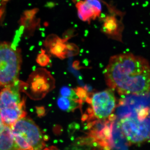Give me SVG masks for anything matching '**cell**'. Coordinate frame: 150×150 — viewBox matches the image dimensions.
<instances>
[{"label": "cell", "mask_w": 150, "mask_h": 150, "mask_svg": "<svg viewBox=\"0 0 150 150\" xmlns=\"http://www.w3.org/2000/svg\"><path fill=\"white\" fill-rule=\"evenodd\" d=\"M103 74L107 85L122 96L150 92V65L143 57L131 53L111 56Z\"/></svg>", "instance_id": "1"}, {"label": "cell", "mask_w": 150, "mask_h": 150, "mask_svg": "<svg viewBox=\"0 0 150 150\" xmlns=\"http://www.w3.org/2000/svg\"><path fill=\"white\" fill-rule=\"evenodd\" d=\"M18 81L0 91V113L5 124L11 127L25 117V102L20 93Z\"/></svg>", "instance_id": "2"}, {"label": "cell", "mask_w": 150, "mask_h": 150, "mask_svg": "<svg viewBox=\"0 0 150 150\" xmlns=\"http://www.w3.org/2000/svg\"><path fill=\"white\" fill-rule=\"evenodd\" d=\"M14 140L20 150H41L45 146L39 127L29 118L18 120L11 127Z\"/></svg>", "instance_id": "3"}, {"label": "cell", "mask_w": 150, "mask_h": 150, "mask_svg": "<svg viewBox=\"0 0 150 150\" xmlns=\"http://www.w3.org/2000/svg\"><path fill=\"white\" fill-rule=\"evenodd\" d=\"M21 63L19 50L13 49L7 42L0 43V88L18 81Z\"/></svg>", "instance_id": "4"}, {"label": "cell", "mask_w": 150, "mask_h": 150, "mask_svg": "<svg viewBox=\"0 0 150 150\" xmlns=\"http://www.w3.org/2000/svg\"><path fill=\"white\" fill-rule=\"evenodd\" d=\"M100 1L106 6L108 11L105 15L101 14L98 18L103 22L100 31L109 39L123 43L124 25L123 21L125 13L118 9L112 3Z\"/></svg>", "instance_id": "5"}, {"label": "cell", "mask_w": 150, "mask_h": 150, "mask_svg": "<svg viewBox=\"0 0 150 150\" xmlns=\"http://www.w3.org/2000/svg\"><path fill=\"white\" fill-rule=\"evenodd\" d=\"M121 131L130 145L140 144L150 142V120L141 121L130 116L118 119Z\"/></svg>", "instance_id": "6"}, {"label": "cell", "mask_w": 150, "mask_h": 150, "mask_svg": "<svg viewBox=\"0 0 150 150\" xmlns=\"http://www.w3.org/2000/svg\"><path fill=\"white\" fill-rule=\"evenodd\" d=\"M91 102L94 114L101 120L109 117L116 106L115 96L111 89L94 94Z\"/></svg>", "instance_id": "7"}, {"label": "cell", "mask_w": 150, "mask_h": 150, "mask_svg": "<svg viewBox=\"0 0 150 150\" xmlns=\"http://www.w3.org/2000/svg\"><path fill=\"white\" fill-rule=\"evenodd\" d=\"M100 0H81L76 3L78 16L82 21L90 24L92 21L99 18L102 13Z\"/></svg>", "instance_id": "8"}, {"label": "cell", "mask_w": 150, "mask_h": 150, "mask_svg": "<svg viewBox=\"0 0 150 150\" xmlns=\"http://www.w3.org/2000/svg\"><path fill=\"white\" fill-rule=\"evenodd\" d=\"M119 103L126 105L137 111L143 108L150 107V92L146 94H131L123 96Z\"/></svg>", "instance_id": "9"}, {"label": "cell", "mask_w": 150, "mask_h": 150, "mask_svg": "<svg viewBox=\"0 0 150 150\" xmlns=\"http://www.w3.org/2000/svg\"><path fill=\"white\" fill-rule=\"evenodd\" d=\"M111 127L110 147L115 149H127L130 145L121 131L118 120L111 123Z\"/></svg>", "instance_id": "10"}, {"label": "cell", "mask_w": 150, "mask_h": 150, "mask_svg": "<svg viewBox=\"0 0 150 150\" xmlns=\"http://www.w3.org/2000/svg\"><path fill=\"white\" fill-rule=\"evenodd\" d=\"M0 150H20L14 140L11 127L7 125L0 134Z\"/></svg>", "instance_id": "11"}, {"label": "cell", "mask_w": 150, "mask_h": 150, "mask_svg": "<svg viewBox=\"0 0 150 150\" xmlns=\"http://www.w3.org/2000/svg\"><path fill=\"white\" fill-rule=\"evenodd\" d=\"M68 41L58 37L56 41L49 46L50 53L52 55L61 59H64L68 57V50L67 47V42Z\"/></svg>", "instance_id": "12"}, {"label": "cell", "mask_w": 150, "mask_h": 150, "mask_svg": "<svg viewBox=\"0 0 150 150\" xmlns=\"http://www.w3.org/2000/svg\"><path fill=\"white\" fill-rule=\"evenodd\" d=\"M82 102L81 99L74 100L61 96L58 98L57 104L61 110L69 112L80 107Z\"/></svg>", "instance_id": "13"}, {"label": "cell", "mask_w": 150, "mask_h": 150, "mask_svg": "<svg viewBox=\"0 0 150 150\" xmlns=\"http://www.w3.org/2000/svg\"><path fill=\"white\" fill-rule=\"evenodd\" d=\"M60 94L62 96L69 98L73 99L78 100L79 98L76 92L68 86H63L61 88Z\"/></svg>", "instance_id": "14"}, {"label": "cell", "mask_w": 150, "mask_h": 150, "mask_svg": "<svg viewBox=\"0 0 150 150\" xmlns=\"http://www.w3.org/2000/svg\"><path fill=\"white\" fill-rule=\"evenodd\" d=\"M50 62V57L45 53V51L41 49L40 54L37 57V62L41 66H46Z\"/></svg>", "instance_id": "15"}, {"label": "cell", "mask_w": 150, "mask_h": 150, "mask_svg": "<svg viewBox=\"0 0 150 150\" xmlns=\"http://www.w3.org/2000/svg\"><path fill=\"white\" fill-rule=\"evenodd\" d=\"M67 47L68 50V57L76 56L79 53V48L76 44L67 42Z\"/></svg>", "instance_id": "16"}, {"label": "cell", "mask_w": 150, "mask_h": 150, "mask_svg": "<svg viewBox=\"0 0 150 150\" xmlns=\"http://www.w3.org/2000/svg\"><path fill=\"white\" fill-rule=\"evenodd\" d=\"M76 30L74 28H70L67 29L63 34V38L68 41L72 38L77 36Z\"/></svg>", "instance_id": "17"}, {"label": "cell", "mask_w": 150, "mask_h": 150, "mask_svg": "<svg viewBox=\"0 0 150 150\" xmlns=\"http://www.w3.org/2000/svg\"><path fill=\"white\" fill-rule=\"evenodd\" d=\"M76 93L79 99L82 101L87 100L88 99L87 91L82 88H78L76 90Z\"/></svg>", "instance_id": "18"}, {"label": "cell", "mask_w": 150, "mask_h": 150, "mask_svg": "<svg viewBox=\"0 0 150 150\" xmlns=\"http://www.w3.org/2000/svg\"><path fill=\"white\" fill-rule=\"evenodd\" d=\"M38 9L35 8L31 10L26 11H25L24 16L28 20H31L33 18L35 14L38 11Z\"/></svg>", "instance_id": "19"}, {"label": "cell", "mask_w": 150, "mask_h": 150, "mask_svg": "<svg viewBox=\"0 0 150 150\" xmlns=\"http://www.w3.org/2000/svg\"><path fill=\"white\" fill-rule=\"evenodd\" d=\"M6 126V125L4 123V121H3L1 113H0V134L4 131L5 128Z\"/></svg>", "instance_id": "20"}, {"label": "cell", "mask_w": 150, "mask_h": 150, "mask_svg": "<svg viewBox=\"0 0 150 150\" xmlns=\"http://www.w3.org/2000/svg\"><path fill=\"white\" fill-rule=\"evenodd\" d=\"M48 7H53V6H54V3H49V4H48Z\"/></svg>", "instance_id": "21"}, {"label": "cell", "mask_w": 150, "mask_h": 150, "mask_svg": "<svg viewBox=\"0 0 150 150\" xmlns=\"http://www.w3.org/2000/svg\"><path fill=\"white\" fill-rule=\"evenodd\" d=\"M80 1H81V0H72L73 2L75 4H76V3Z\"/></svg>", "instance_id": "22"}, {"label": "cell", "mask_w": 150, "mask_h": 150, "mask_svg": "<svg viewBox=\"0 0 150 150\" xmlns=\"http://www.w3.org/2000/svg\"><path fill=\"white\" fill-rule=\"evenodd\" d=\"M3 14V10L0 8V17Z\"/></svg>", "instance_id": "23"}, {"label": "cell", "mask_w": 150, "mask_h": 150, "mask_svg": "<svg viewBox=\"0 0 150 150\" xmlns=\"http://www.w3.org/2000/svg\"><path fill=\"white\" fill-rule=\"evenodd\" d=\"M3 1H8V0H3Z\"/></svg>", "instance_id": "24"}, {"label": "cell", "mask_w": 150, "mask_h": 150, "mask_svg": "<svg viewBox=\"0 0 150 150\" xmlns=\"http://www.w3.org/2000/svg\"><path fill=\"white\" fill-rule=\"evenodd\" d=\"M149 115H150V116H149V119H150V112Z\"/></svg>", "instance_id": "25"}]
</instances>
